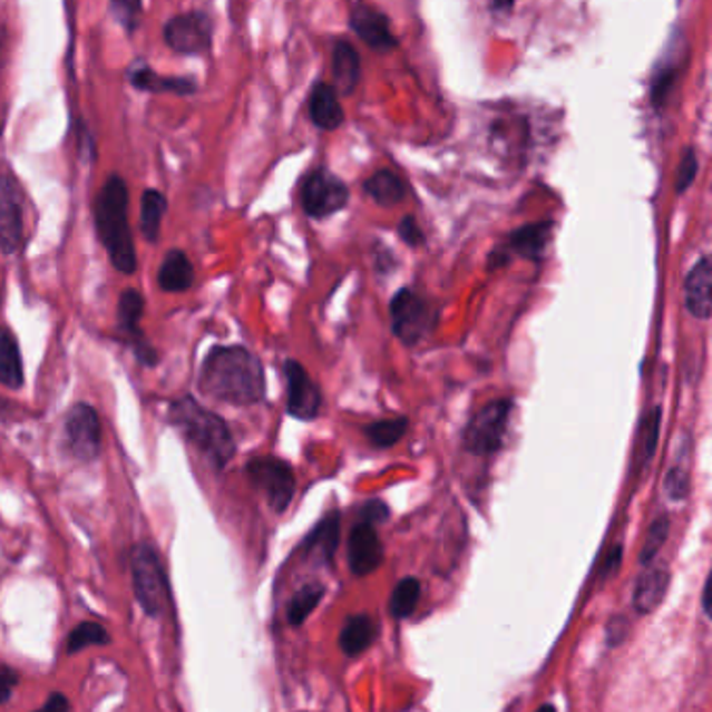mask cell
I'll list each match as a JSON object with an SVG mask.
<instances>
[{
	"label": "cell",
	"mask_w": 712,
	"mask_h": 712,
	"mask_svg": "<svg viewBox=\"0 0 712 712\" xmlns=\"http://www.w3.org/2000/svg\"><path fill=\"white\" fill-rule=\"evenodd\" d=\"M65 442L74 459L92 462L100 455V419L86 402L74 404L65 417Z\"/></svg>",
	"instance_id": "cell-9"
},
{
	"label": "cell",
	"mask_w": 712,
	"mask_h": 712,
	"mask_svg": "<svg viewBox=\"0 0 712 712\" xmlns=\"http://www.w3.org/2000/svg\"><path fill=\"white\" fill-rule=\"evenodd\" d=\"M381 563H383V546H381L375 525L357 523L349 538L350 570L359 577H364L380 569Z\"/></svg>",
	"instance_id": "cell-14"
},
{
	"label": "cell",
	"mask_w": 712,
	"mask_h": 712,
	"mask_svg": "<svg viewBox=\"0 0 712 712\" xmlns=\"http://www.w3.org/2000/svg\"><path fill=\"white\" fill-rule=\"evenodd\" d=\"M169 421L217 471L234 459L236 442L227 423L220 414L201 407L191 396L175 400L169 409Z\"/></svg>",
	"instance_id": "cell-3"
},
{
	"label": "cell",
	"mask_w": 712,
	"mask_h": 712,
	"mask_svg": "<svg viewBox=\"0 0 712 712\" xmlns=\"http://www.w3.org/2000/svg\"><path fill=\"white\" fill-rule=\"evenodd\" d=\"M338 539H340V517H338V513H332L330 517H325L316 525L313 536L309 538V546H316L321 553L330 558L338 546Z\"/></svg>",
	"instance_id": "cell-32"
},
{
	"label": "cell",
	"mask_w": 712,
	"mask_h": 712,
	"mask_svg": "<svg viewBox=\"0 0 712 712\" xmlns=\"http://www.w3.org/2000/svg\"><path fill=\"white\" fill-rule=\"evenodd\" d=\"M419 596H421V584L419 579L414 577H407L402 579L392 592V598H390V611L396 618H409L412 615V611L417 608L419 604Z\"/></svg>",
	"instance_id": "cell-31"
},
{
	"label": "cell",
	"mask_w": 712,
	"mask_h": 712,
	"mask_svg": "<svg viewBox=\"0 0 712 712\" xmlns=\"http://www.w3.org/2000/svg\"><path fill=\"white\" fill-rule=\"evenodd\" d=\"M323 594H325V589H323V586H319V584H309V586L299 589V592L294 594L292 602H290V606H287V621H290L292 625H301V623H304L306 617L315 611L316 604L323 598Z\"/></svg>",
	"instance_id": "cell-30"
},
{
	"label": "cell",
	"mask_w": 712,
	"mask_h": 712,
	"mask_svg": "<svg viewBox=\"0 0 712 712\" xmlns=\"http://www.w3.org/2000/svg\"><path fill=\"white\" fill-rule=\"evenodd\" d=\"M309 117L319 129L333 131L344 124V109L332 84L319 81L309 96Z\"/></svg>",
	"instance_id": "cell-17"
},
{
	"label": "cell",
	"mask_w": 712,
	"mask_h": 712,
	"mask_svg": "<svg viewBox=\"0 0 712 712\" xmlns=\"http://www.w3.org/2000/svg\"><path fill=\"white\" fill-rule=\"evenodd\" d=\"M167 47L182 55H205L213 40V23L205 13L194 11L174 17L167 21L165 30Z\"/></svg>",
	"instance_id": "cell-10"
},
{
	"label": "cell",
	"mask_w": 712,
	"mask_h": 712,
	"mask_svg": "<svg viewBox=\"0 0 712 712\" xmlns=\"http://www.w3.org/2000/svg\"><path fill=\"white\" fill-rule=\"evenodd\" d=\"M491 2V11H510L513 9V2L515 0H490Z\"/></svg>",
	"instance_id": "cell-41"
},
{
	"label": "cell",
	"mask_w": 712,
	"mask_h": 712,
	"mask_svg": "<svg viewBox=\"0 0 712 712\" xmlns=\"http://www.w3.org/2000/svg\"><path fill=\"white\" fill-rule=\"evenodd\" d=\"M378 637V625L375 621L367 615H357L349 618L344 630L340 633V648L344 650L349 656H357L369 648Z\"/></svg>",
	"instance_id": "cell-25"
},
{
	"label": "cell",
	"mask_w": 712,
	"mask_h": 712,
	"mask_svg": "<svg viewBox=\"0 0 712 712\" xmlns=\"http://www.w3.org/2000/svg\"><path fill=\"white\" fill-rule=\"evenodd\" d=\"M392 332L407 347L419 344L436 325V313L411 287H400L390 301Z\"/></svg>",
	"instance_id": "cell-6"
},
{
	"label": "cell",
	"mask_w": 712,
	"mask_h": 712,
	"mask_svg": "<svg viewBox=\"0 0 712 712\" xmlns=\"http://www.w3.org/2000/svg\"><path fill=\"white\" fill-rule=\"evenodd\" d=\"M398 236L407 244V246H421L426 242V234L421 232V227L414 222V217H404L398 225Z\"/></svg>",
	"instance_id": "cell-35"
},
{
	"label": "cell",
	"mask_w": 712,
	"mask_h": 712,
	"mask_svg": "<svg viewBox=\"0 0 712 712\" xmlns=\"http://www.w3.org/2000/svg\"><path fill=\"white\" fill-rule=\"evenodd\" d=\"M659 431H661V409L654 407L652 411L644 417L640 436H637V452H635V467L642 469L654 455V448L659 442Z\"/></svg>",
	"instance_id": "cell-28"
},
{
	"label": "cell",
	"mask_w": 712,
	"mask_h": 712,
	"mask_svg": "<svg viewBox=\"0 0 712 712\" xmlns=\"http://www.w3.org/2000/svg\"><path fill=\"white\" fill-rule=\"evenodd\" d=\"M666 586H669V570L665 567H648L644 570L635 584L633 604L637 613H652L663 598H665Z\"/></svg>",
	"instance_id": "cell-21"
},
{
	"label": "cell",
	"mask_w": 712,
	"mask_h": 712,
	"mask_svg": "<svg viewBox=\"0 0 712 712\" xmlns=\"http://www.w3.org/2000/svg\"><path fill=\"white\" fill-rule=\"evenodd\" d=\"M361 517H363L364 523L378 525V523L386 521L390 517V510L386 507V503H381V500H369L361 508Z\"/></svg>",
	"instance_id": "cell-38"
},
{
	"label": "cell",
	"mask_w": 712,
	"mask_h": 712,
	"mask_svg": "<svg viewBox=\"0 0 712 712\" xmlns=\"http://www.w3.org/2000/svg\"><path fill=\"white\" fill-rule=\"evenodd\" d=\"M23 242L21 192L9 175L0 174V253L11 256Z\"/></svg>",
	"instance_id": "cell-12"
},
{
	"label": "cell",
	"mask_w": 712,
	"mask_h": 712,
	"mask_svg": "<svg viewBox=\"0 0 712 712\" xmlns=\"http://www.w3.org/2000/svg\"><path fill=\"white\" fill-rule=\"evenodd\" d=\"M0 383L9 390L23 386V359L17 338L9 328H0Z\"/></svg>",
	"instance_id": "cell-22"
},
{
	"label": "cell",
	"mask_w": 712,
	"mask_h": 712,
	"mask_svg": "<svg viewBox=\"0 0 712 712\" xmlns=\"http://www.w3.org/2000/svg\"><path fill=\"white\" fill-rule=\"evenodd\" d=\"M246 474L254 488L267 496V503L275 513L282 515L290 507L296 491V475L285 460L259 457L246 465Z\"/></svg>",
	"instance_id": "cell-7"
},
{
	"label": "cell",
	"mask_w": 712,
	"mask_h": 712,
	"mask_svg": "<svg viewBox=\"0 0 712 712\" xmlns=\"http://www.w3.org/2000/svg\"><path fill=\"white\" fill-rule=\"evenodd\" d=\"M131 584L144 613L148 617H160L169 601V589L157 550L148 544H138L131 550Z\"/></svg>",
	"instance_id": "cell-4"
},
{
	"label": "cell",
	"mask_w": 712,
	"mask_h": 712,
	"mask_svg": "<svg viewBox=\"0 0 712 712\" xmlns=\"http://www.w3.org/2000/svg\"><path fill=\"white\" fill-rule=\"evenodd\" d=\"M685 306L696 319L712 316V256L700 259L685 277Z\"/></svg>",
	"instance_id": "cell-16"
},
{
	"label": "cell",
	"mask_w": 712,
	"mask_h": 712,
	"mask_svg": "<svg viewBox=\"0 0 712 712\" xmlns=\"http://www.w3.org/2000/svg\"><path fill=\"white\" fill-rule=\"evenodd\" d=\"M198 386L220 402L251 407L265 396V371L251 350L215 347L201 367Z\"/></svg>",
	"instance_id": "cell-1"
},
{
	"label": "cell",
	"mask_w": 712,
	"mask_h": 712,
	"mask_svg": "<svg viewBox=\"0 0 712 712\" xmlns=\"http://www.w3.org/2000/svg\"><path fill=\"white\" fill-rule=\"evenodd\" d=\"M19 683V673L11 666L0 665V704H7Z\"/></svg>",
	"instance_id": "cell-37"
},
{
	"label": "cell",
	"mask_w": 712,
	"mask_h": 712,
	"mask_svg": "<svg viewBox=\"0 0 712 712\" xmlns=\"http://www.w3.org/2000/svg\"><path fill=\"white\" fill-rule=\"evenodd\" d=\"M33 712H71V702H69V698L65 696V694L55 692V694L48 696L47 702H45L38 711Z\"/></svg>",
	"instance_id": "cell-39"
},
{
	"label": "cell",
	"mask_w": 712,
	"mask_h": 712,
	"mask_svg": "<svg viewBox=\"0 0 712 712\" xmlns=\"http://www.w3.org/2000/svg\"><path fill=\"white\" fill-rule=\"evenodd\" d=\"M129 81L134 88L144 90V92H172L177 96H188L196 90L194 81L188 78H165L158 76L150 67L146 65H136L134 69H129Z\"/></svg>",
	"instance_id": "cell-20"
},
{
	"label": "cell",
	"mask_w": 712,
	"mask_h": 712,
	"mask_svg": "<svg viewBox=\"0 0 712 712\" xmlns=\"http://www.w3.org/2000/svg\"><path fill=\"white\" fill-rule=\"evenodd\" d=\"M666 534H669V519L666 517H659L650 525L648 538H646L644 550H642V563H650L656 556L661 546L665 544Z\"/></svg>",
	"instance_id": "cell-33"
},
{
	"label": "cell",
	"mask_w": 712,
	"mask_h": 712,
	"mask_svg": "<svg viewBox=\"0 0 712 712\" xmlns=\"http://www.w3.org/2000/svg\"><path fill=\"white\" fill-rule=\"evenodd\" d=\"M349 186L325 169H316L302 184V211L311 220H325L333 213L342 211L349 205Z\"/></svg>",
	"instance_id": "cell-8"
},
{
	"label": "cell",
	"mask_w": 712,
	"mask_h": 712,
	"mask_svg": "<svg viewBox=\"0 0 712 712\" xmlns=\"http://www.w3.org/2000/svg\"><path fill=\"white\" fill-rule=\"evenodd\" d=\"M536 712H556V709H554L553 704H544V706H539Z\"/></svg>",
	"instance_id": "cell-42"
},
{
	"label": "cell",
	"mask_w": 712,
	"mask_h": 712,
	"mask_svg": "<svg viewBox=\"0 0 712 712\" xmlns=\"http://www.w3.org/2000/svg\"><path fill=\"white\" fill-rule=\"evenodd\" d=\"M407 429H409V419L396 417V419H381V421L367 426L364 433H367V440L375 448H390V446L400 442V438L407 433Z\"/></svg>",
	"instance_id": "cell-29"
},
{
	"label": "cell",
	"mask_w": 712,
	"mask_h": 712,
	"mask_svg": "<svg viewBox=\"0 0 712 712\" xmlns=\"http://www.w3.org/2000/svg\"><path fill=\"white\" fill-rule=\"evenodd\" d=\"M144 315V296L134 290V287H127L126 292L119 296V306H117V323H119V330L124 332L127 338V342L131 344V349L136 352L138 361L143 364L157 363V352L155 349L144 340L143 332H140V321Z\"/></svg>",
	"instance_id": "cell-13"
},
{
	"label": "cell",
	"mask_w": 712,
	"mask_h": 712,
	"mask_svg": "<svg viewBox=\"0 0 712 712\" xmlns=\"http://www.w3.org/2000/svg\"><path fill=\"white\" fill-rule=\"evenodd\" d=\"M284 373L287 383L285 411L299 421H313L323 407L321 390L299 361H285Z\"/></svg>",
	"instance_id": "cell-11"
},
{
	"label": "cell",
	"mask_w": 712,
	"mask_h": 712,
	"mask_svg": "<svg viewBox=\"0 0 712 712\" xmlns=\"http://www.w3.org/2000/svg\"><path fill=\"white\" fill-rule=\"evenodd\" d=\"M550 232H553V225L548 222L523 225L517 232L510 234L508 246L519 256L538 261L550 240Z\"/></svg>",
	"instance_id": "cell-23"
},
{
	"label": "cell",
	"mask_w": 712,
	"mask_h": 712,
	"mask_svg": "<svg viewBox=\"0 0 712 712\" xmlns=\"http://www.w3.org/2000/svg\"><path fill=\"white\" fill-rule=\"evenodd\" d=\"M158 287L163 292H186L194 284V267L191 259L182 251L165 254L157 275Z\"/></svg>",
	"instance_id": "cell-19"
},
{
	"label": "cell",
	"mask_w": 712,
	"mask_h": 712,
	"mask_svg": "<svg viewBox=\"0 0 712 712\" xmlns=\"http://www.w3.org/2000/svg\"><path fill=\"white\" fill-rule=\"evenodd\" d=\"M165 213H167V198L153 188L144 192L140 230L148 242H157L160 236V222H163Z\"/></svg>",
	"instance_id": "cell-26"
},
{
	"label": "cell",
	"mask_w": 712,
	"mask_h": 712,
	"mask_svg": "<svg viewBox=\"0 0 712 712\" xmlns=\"http://www.w3.org/2000/svg\"><path fill=\"white\" fill-rule=\"evenodd\" d=\"M111 642L109 632L95 621H84L74 627V632L67 637V654H76L81 650L90 648V646H107Z\"/></svg>",
	"instance_id": "cell-27"
},
{
	"label": "cell",
	"mask_w": 712,
	"mask_h": 712,
	"mask_svg": "<svg viewBox=\"0 0 712 712\" xmlns=\"http://www.w3.org/2000/svg\"><path fill=\"white\" fill-rule=\"evenodd\" d=\"M704 611L712 618V573L706 582V587H704Z\"/></svg>",
	"instance_id": "cell-40"
},
{
	"label": "cell",
	"mask_w": 712,
	"mask_h": 712,
	"mask_svg": "<svg viewBox=\"0 0 712 712\" xmlns=\"http://www.w3.org/2000/svg\"><path fill=\"white\" fill-rule=\"evenodd\" d=\"M510 411H513V402L503 398V400H494L475 412L474 419L467 423L465 436H462L465 448L481 457L500 450L507 436Z\"/></svg>",
	"instance_id": "cell-5"
},
{
	"label": "cell",
	"mask_w": 712,
	"mask_h": 712,
	"mask_svg": "<svg viewBox=\"0 0 712 712\" xmlns=\"http://www.w3.org/2000/svg\"><path fill=\"white\" fill-rule=\"evenodd\" d=\"M129 192L119 175H111L95 201L96 234L111 259V265L124 275L138 270L136 244L129 227Z\"/></svg>",
	"instance_id": "cell-2"
},
{
	"label": "cell",
	"mask_w": 712,
	"mask_h": 712,
	"mask_svg": "<svg viewBox=\"0 0 712 712\" xmlns=\"http://www.w3.org/2000/svg\"><path fill=\"white\" fill-rule=\"evenodd\" d=\"M665 490L673 500H681V498L687 496V490H690V474H687V469H685L683 465H680V462L666 474Z\"/></svg>",
	"instance_id": "cell-34"
},
{
	"label": "cell",
	"mask_w": 712,
	"mask_h": 712,
	"mask_svg": "<svg viewBox=\"0 0 712 712\" xmlns=\"http://www.w3.org/2000/svg\"><path fill=\"white\" fill-rule=\"evenodd\" d=\"M332 71L335 81L333 88L340 90V95H352L361 79V59L357 48L347 40H340L333 47Z\"/></svg>",
	"instance_id": "cell-18"
},
{
	"label": "cell",
	"mask_w": 712,
	"mask_h": 712,
	"mask_svg": "<svg viewBox=\"0 0 712 712\" xmlns=\"http://www.w3.org/2000/svg\"><path fill=\"white\" fill-rule=\"evenodd\" d=\"M350 28L364 45L373 50H390L396 47L394 36L390 32L388 17L369 4H357L350 16Z\"/></svg>",
	"instance_id": "cell-15"
},
{
	"label": "cell",
	"mask_w": 712,
	"mask_h": 712,
	"mask_svg": "<svg viewBox=\"0 0 712 712\" xmlns=\"http://www.w3.org/2000/svg\"><path fill=\"white\" fill-rule=\"evenodd\" d=\"M363 188L364 194L380 206L400 205L407 196L404 182L394 172H388V169H381L378 174L371 175L364 182Z\"/></svg>",
	"instance_id": "cell-24"
},
{
	"label": "cell",
	"mask_w": 712,
	"mask_h": 712,
	"mask_svg": "<svg viewBox=\"0 0 712 712\" xmlns=\"http://www.w3.org/2000/svg\"><path fill=\"white\" fill-rule=\"evenodd\" d=\"M698 174V160L692 150L685 153V157L681 158L680 175H677V192H685Z\"/></svg>",
	"instance_id": "cell-36"
}]
</instances>
